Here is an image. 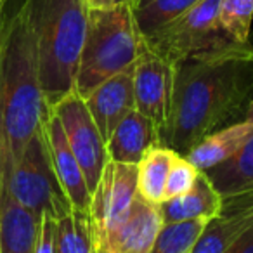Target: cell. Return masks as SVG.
<instances>
[{
  "label": "cell",
  "instance_id": "1",
  "mask_svg": "<svg viewBox=\"0 0 253 253\" xmlns=\"http://www.w3.org/2000/svg\"><path fill=\"white\" fill-rule=\"evenodd\" d=\"M253 95V43L231 42L173 64L172 108L162 146L187 155Z\"/></svg>",
  "mask_w": 253,
  "mask_h": 253
},
{
  "label": "cell",
  "instance_id": "2",
  "mask_svg": "<svg viewBox=\"0 0 253 253\" xmlns=\"http://www.w3.org/2000/svg\"><path fill=\"white\" fill-rule=\"evenodd\" d=\"M47 109L35 40L19 7L5 21L0 42V170L18 162Z\"/></svg>",
  "mask_w": 253,
  "mask_h": 253
},
{
  "label": "cell",
  "instance_id": "3",
  "mask_svg": "<svg viewBox=\"0 0 253 253\" xmlns=\"http://www.w3.org/2000/svg\"><path fill=\"white\" fill-rule=\"evenodd\" d=\"M21 11L35 40L43 99L52 108L75 90L88 7L84 0H25Z\"/></svg>",
  "mask_w": 253,
  "mask_h": 253
},
{
  "label": "cell",
  "instance_id": "4",
  "mask_svg": "<svg viewBox=\"0 0 253 253\" xmlns=\"http://www.w3.org/2000/svg\"><path fill=\"white\" fill-rule=\"evenodd\" d=\"M141 50L142 37L135 26L132 5L88 9L75 92L85 99L102 82L134 68Z\"/></svg>",
  "mask_w": 253,
  "mask_h": 253
},
{
  "label": "cell",
  "instance_id": "5",
  "mask_svg": "<svg viewBox=\"0 0 253 253\" xmlns=\"http://www.w3.org/2000/svg\"><path fill=\"white\" fill-rule=\"evenodd\" d=\"M0 184L16 203L39 218L42 215L59 218L73 210L54 172L43 126L26 144L18 162L0 170Z\"/></svg>",
  "mask_w": 253,
  "mask_h": 253
},
{
  "label": "cell",
  "instance_id": "6",
  "mask_svg": "<svg viewBox=\"0 0 253 253\" xmlns=\"http://www.w3.org/2000/svg\"><path fill=\"white\" fill-rule=\"evenodd\" d=\"M220 0H200L194 7L142 37V45L170 66L201 52L224 47L232 40L218 21Z\"/></svg>",
  "mask_w": 253,
  "mask_h": 253
},
{
  "label": "cell",
  "instance_id": "7",
  "mask_svg": "<svg viewBox=\"0 0 253 253\" xmlns=\"http://www.w3.org/2000/svg\"><path fill=\"white\" fill-rule=\"evenodd\" d=\"M52 111L59 118L68 144L82 167L88 189L94 193L102 170L111 162L106 141L102 139L85 101L75 90L56 102Z\"/></svg>",
  "mask_w": 253,
  "mask_h": 253
},
{
  "label": "cell",
  "instance_id": "8",
  "mask_svg": "<svg viewBox=\"0 0 253 253\" xmlns=\"http://www.w3.org/2000/svg\"><path fill=\"white\" fill-rule=\"evenodd\" d=\"M137 196V165L109 162L92 193L90 222L94 246H99L126 217Z\"/></svg>",
  "mask_w": 253,
  "mask_h": 253
},
{
  "label": "cell",
  "instance_id": "9",
  "mask_svg": "<svg viewBox=\"0 0 253 253\" xmlns=\"http://www.w3.org/2000/svg\"><path fill=\"white\" fill-rule=\"evenodd\" d=\"M173 66L153 56L142 45L141 56L134 66L135 109L148 116L162 134L169 123L172 108Z\"/></svg>",
  "mask_w": 253,
  "mask_h": 253
},
{
  "label": "cell",
  "instance_id": "10",
  "mask_svg": "<svg viewBox=\"0 0 253 253\" xmlns=\"http://www.w3.org/2000/svg\"><path fill=\"white\" fill-rule=\"evenodd\" d=\"M42 126L47 146H49L54 172H56V177L61 184V189L66 194L71 208L80 211H88L90 210L92 193L87 186L80 163L75 158L73 151L68 144V139L64 135L59 118L52 111V108L47 109Z\"/></svg>",
  "mask_w": 253,
  "mask_h": 253
},
{
  "label": "cell",
  "instance_id": "11",
  "mask_svg": "<svg viewBox=\"0 0 253 253\" xmlns=\"http://www.w3.org/2000/svg\"><path fill=\"white\" fill-rule=\"evenodd\" d=\"M253 227V191L222 198V207L207 222L193 253H225Z\"/></svg>",
  "mask_w": 253,
  "mask_h": 253
},
{
  "label": "cell",
  "instance_id": "12",
  "mask_svg": "<svg viewBox=\"0 0 253 253\" xmlns=\"http://www.w3.org/2000/svg\"><path fill=\"white\" fill-rule=\"evenodd\" d=\"M163 227L160 205L137 194L126 217L95 250L104 253H149Z\"/></svg>",
  "mask_w": 253,
  "mask_h": 253
},
{
  "label": "cell",
  "instance_id": "13",
  "mask_svg": "<svg viewBox=\"0 0 253 253\" xmlns=\"http://www.w3.org/2000/svg\"><path fill=\"white\" fill-rule=\"evenodd\" d=\"M84 101L101 132L102 139L108 141L116 125L132 109H135L134 68H128V70L102 82Z\"/></svg>",
  "mask_w": 253,
  "mask_h": 253
},
{
  "label": "cell",
  "instance_id": "14",
  "mask_svg": "<svg viewBox=\"0 0 253 253\" xmlns=\"http://www.w3.org/2000/svg\"><path fill=\"white\" fill-rule=\"evenodd\" d=\"M162 144L155 123L137 109H132L116 125L111 137L106 141L111 162L137 165L142 156L155 146Z\"/></svg>",
  "mask_w": 253,
  "mask_h": 253
},
{
  "label": "cell",
  "instance_id": "15",
  "mask_svg": "<svg viewBox=\"0 0 253 253\" xmlns=\"http://www.w3.org/2000/svg\"><path fill=\"white\" fill-rule=\"evenodd\" d=\"M40 218L16 203L0 184V253H33Z\"/></svg>",
  "mask_w": 253,
  "mask_h": 253
},
{
  "label": "cell",
  "instance_id": "16",
  "mask_svg": "<svg viewBox=\"0 0 253 253\" xmlns=\"http://www.w3.org/2000/svg\"><path fill=\"white\" fill-rule=\"evenodd\" d=\"M222 196L211 186L205 172H200L196 182L187 193L160 205L163 224L194 220V218H211L220 211Z\"/></svg>",
  "mask_w": 253,
  "mask_h": 253
},
{
  "label": "cell",
  "instance_id": "17",
  "mask_svg": "<svg viewBox=\"0 0 253 253\" xmlns=\"http://www.w3.org/2000/svg\"><path fill=\"white\" fill-rule=\"evenodd\" d=\"M253 135L252 122H239L229 125L222 130L211 132L203 137L187 155H184L198 170L211 169L218 163L231 158L246 141Z\"/></svg>",
  "mask_w": 253,
  "mask_h": 253
},
{
  "label": "cell",
  "instance_id": "18",
  "mask_svg": "<svg viewBox=\"0 0 253 253\" xmlns=\"http://www.w3.org/2000/svg\"><path fill=\"white\" fill-rule=\"evenodd\" d=\"M222 198L253 191V135L225 162L205 170Z\"/></svg>",
  "mask_w": 253,
  "mask_h": 253
},
{
  "label": "cell",
  "instance_id": "19",
  "mask_svg": "<svg viewBox=\"0 0 253 253\" xmlns=\"http://www.w3.org/2000/svg\"><path fill=\"white\" fill-rule=\"evenodd\" d=\"M175 151L167 146L151 148L137 163V194L153 205L165 201V184Z\"/></svg>",
  "mask_w": 253,
  "mask_h": 253
},
{
  "label": "cell",
  "instance_id": "20",
  "mask_svg": "<svg viewBox=\"0 0 253 253\" xmlns=\"http://www.w3.org/2000/svg\"><path fill=\"white\" fill-rule=\"evenodd\" d=\"M54 253H95L88 211L73 208L70 213L56 218Z\"/></svg>",
  "mask_w": 253,
  "mask_h": 253
},
{
  "label": "cell",
  "instance_id": "21",
  "mask_svg": "<svg viewBox=\"0 0 253 253\" xmlns=\"http://www.w3.org/2000/svg\"><path fill=\"white\" fill-rule=\"evenodd\" d=\"M200 0H134L132 14L141 37H146L187 12Z\"/></svg>",
  "mask_w": 253,
  "mask_h": 253
},
{
  "label": "cell",
  "instance_id": "22",
  "mask_svg": "<svg viewBox=\"0 0 253 253\" xmlns=\"http://www.w3.org/2000/svg\"><path fill=\"white\" fill-rule=\"evenodd\" d=\"M210 218L163 224L149 253H193L198 238Z\"/></svg>",
  "mask_w": 253,
  "mask_h": 253
},
{
  "label": "cell",
  "instance_id": "23",
  "mask_svg": "<svg viewBox=\"0 0 253 253\" xmlns=\"http://www.w3.org/2000/svg\"><path fill=\"white\" fill-rule=\"evenodd\" d=\"M220 26L232 40L239 43L250 42L253 21V0H220L218 5Z\"/></svg>",
  "mask_w": 253,
  "mask_h": 253
},
{
  "label": "cell",
  "instance_id": "24",
  "mask_svg": "<svg viewBox=\"0 0 253 253\" xmlns=\"http://www.w3.org/2000/svg\"><path fill=\"white\" fill-rule=\"evenodd\" d=\"M201 170H198L186 156L175 153L170 165L169 175H167V184H165V201L177 198L180 194L187 193L191 187L196 182V177Z\"/></svg>",
  "mask_w": 253,
  "mask_h": 253
},
{
  "label": "cell",
  "instance_id": "25",
  "mask_svg": "<svg viewBox=\"0 0 253 253\" xmlns=\"http://www.w3.org/2000/svg\"><path fill=\"white\" fill-rule=\"evenodd\" d=\"M54 231H56V218L50 215H42L33 253H54Z\"/></svg>",
  "mask_w": 253,
  "mask_h": 253
},
{
  "label": "cell",
  "instance_id": "26",
  "mask_svg": "<svg viewBox=\"0 0 253 253\" xmlns=\"http://www.w3.org/2000/svg\"><path fill=\"white\" fill-rule=\"evenodd\" d=\"M225 253H253V227L238 239Z\"/></svg>",
  "mask_w": 253,
  "mask_h": 253
},
{
  "label": "cell",
  "instance_id": "27",
  "mask_svg": "<svg viewBox=\"0 0 253 253\" xmlns=\"http://www.w3.org/2000/svg\"><path fill=\"white\" fill-rule=\"evenodd\" d=\"M88 9H97V7H108V0H84Z\"/></svg>",
  "mask_w": 253,
  "mask_h": 253
},
{
  "label": "cell",
  "instance_id": "28",
  "mask_svg": "<svg viewBox=\"0 0 253 253\" xmlns=\"http://www.w3.org/2000/svg\"><path fill=\"white\" fill-rule=\"evenodd\" d=\"M7 21V16H5V7L0 9V42H2V33H4V26Z\"/></svg>",
  "mask_w": 253,
  "mask_h": 253
},
{
  "label": "cell",
  "instance_id": "29",
  "mask_svg": "<svg viewBox=\"0 0 253 253\" xmlns=\"http://www.w3.org/2000/svg\"><path fill=\"white\" fill-rule=\"evenodd\" d=\"M245 120H246V122H252L253 123V97H252V101L248 102V108H246Z\"/></svg>",
  "mask_w": 253,
  "mask_h": 253
},
{
  "label": "cell",
  "instance_id": "30",
  "mask_svg": "<svg viewBox=\"0 0 253 253\" xmlns=\"http://www.w3.org/2000/svg\"><path fill=\"white\" fill-rule=\"evenodd\" d=\"M109 5H120V4H128L132 5L134 4V0H108Z\"/></svg>",
  "mask_w": 253,
  "mask_h": 253
},
{
  "label": "cell",
  "instance_id": "31",
  "mask_svg": "<svg viewBox=\"0 0 253 253\" xmlns=\"http://www.w3.org/2000/svg\"><path fill=\"white\" fill-rule=\"evenodd\" d=\"M5 4H7V0H0V9L5 7Z\"/></svg>",
  "mask_w": 253,
  "mask_h": 253
},
{
  "label": "cell",
  "instance_id": "32",
  "mask_svg": "<svg viewBox=\"0 0 253 253\" xmlns=\"http://www.w3.org/2000/svg\"><path fill=\"white\" fill-rule=\"evenodd\" d=\"M95 253H104V252H99V250H95Z\"/></svg>",
  "mask_w": 253,
  "mask_h": 253
}]
</instances>
